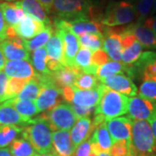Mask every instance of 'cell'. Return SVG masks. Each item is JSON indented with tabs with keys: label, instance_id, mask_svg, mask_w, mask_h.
<instances>
[{
	"label": "cell",
	"instance_id": "obj_43",
	"mask_svg": "<svg viewBox=\"0 0 156 156\" xmlns=\"http://www.w3.org/2000/svg\"><path fill=\"white\" fill-rule=\"evenodd\" d=\"M70 106L72 108L73 111L76 114L77 118L91 116L92 115H94L95 110V107L78 106V105L73 104V103L70 104Z\"/></svg>",
	"mask_w": 156,
	"mask_h": 156
},
{
	"label": "cell",
	"instance_id": "obj_60",
	"mask_svg": "<svg viewBox=\"0 0 156 156\" xmlns=\"http://www.w3.org/2000/svg\"><path fill=\"white\" fill-rule=\"evenodd\" d=\"M72 156H73V155H72Z\"/></svg>",
	"mask_w": 156,
	"mask_h": 156
},
{
	"label": "cell",
	"instance_id": "obj_21",
	"mask_svg": "<svg viewBox=\"0 0 156 156\" xmlns=\"http://www.w3.org/2000/svg\"><path fill=\"white\" fill-rule=\"evenodd\" d=\"M53 151L58 156H72L76 151L69 130H55L52 134Z\"/></svg>",
	"mask_w": 156,
	"mask_h": 156
},
{
	"label": "cell",
	"instance_id": "obj_59",
	"mask_svg": "<svg viewBox=\"0 0 156 156\" xmlns=\"http://www.w3.org/2000/svg\"><path fill=\"white\" fill-rule=\"evenodd\" d=\"M123 1H128V2H133V1H136V0H123Z\"/></svg>",
	"mask_w": 156,
	"mask_h": 156
},
{
	"label": "cell",
	"instance_id": "obj_15",
	"mask_svg": "<svg viewBox=\"0 0 156 156\" xmlns=\"http://www.w3.org/2000/svg\"><path fill=\"white\" fill-rule=\"evenodd\" d=\"M101 83L108 88L113 89L127 96H135L138 93V89L133 80L123 74H115L101 80Z\"/></svg>",
	"mask_w": 156,
	"mask_h": 156
},
{
	"label": "cell",
	"instance_id": "obj_36",
	"mask_svg": "<svg viewBox=\"0 0 156 156\" xmlns=\"http://www.w3.org/2000/svg\"><path fill=\"white\" fill-rule=\"evenodd\" d=\"M143 46L136 39L128 48L122 50V63L126 65H133L135 62L140 58V56L142 54Z\"/></svg>",
	"mask_w": 156,
	"mask_h": 156
},
{
	"label": "cell",
	"instance_id": "obj_11",
	"mask_svg": "<svg viewBox=\"0 0 156 156\" xmlns=\"http://www.w3.org/2000/svg\"><path fill=\"white\" fill-rule=\"evenodd\" d=\"M122 28L106 27L103 32V50L113 61L120 62L122 59V47L121 37Z\"/></svg>",
	"mask_w": 156,
	"mask_h": 156
},
{
	"label": "cell",
	"instance_id": "obj_54",
	"mask_svg": "<svg viewBox=\"0 0 156 156\" xmlns=\"http://www.w3.org/2000/svg\"><path fill=\"white\" fill-rule=\"evenodd\" d=\"M37 156H58L56 154L54 151L52 152H49V153H45V154H37Z\"/></svg>",
	"mask_w": 156,
	"mask_h": 156
},
{
	"label": "cell",
	"instance_id": "obj_18",
	"mask_svg": "<svg viewBox=\"0 0 156 156\" xmlns=\"http://www.w3.org/2000/svg\"><path fill=\"white\" fill-rule=\"evenodd\" d=\"M63 22L76 37H80L84 34H103L106 28V26H104L101 22L87 18Z\"/></svg>",
	"mask_w": 156,
	"mask_h": 156
},
{
	"label": "cell",
	"instance_id": "obj_51",
	"mask_svg": "<svg viewBox=\"0 0 156 156\" xmlns=\"http://www.w3.org/2000/svg\"><path fill=\"white\" fill-rule=\"evenodd\" d=\"M39 3L43 5V7L45 9V11H47L48 14L50 13V10L52 7V4L54 0H37Z\"/></svg>",
	"mask_w": 156,
	"mask_h": 156
},
{
	"label": "cell",
	"instance_id": "obj_46",
	"mask_svg": "<svg viewBox=\"0 0 156 156\" xmlns=\"http://www.w3.org/2000/svg\"><path fill=\"white\" fill-rule=\"evenodd\" d=\"M8 76L5 71H0V103L5 101L6 86L8 83Z\"/></svg>",
	"mask_w": 156,
	"mask_h": 156
},
{
	"label": "cell",
	"instance_id": "obj_12",
	"mask_svg": "<svg viewBox=\"0 0 156 156\" xmlns=\"http://www.w3.org/2000/svg\"><path fill=\"white\" fill-rule=\"evenodd\" d=\"M0 48L4 56L8 61L27 60L30 59V51L25 45L24 40L16 37L14 38H7L0 43Z\"/></svg>",
	"mask_w": 156,
	"mask_h": 156
},
{
	"label": "cell",
	"instance_id": "obj_19",
	"mask_svg": "<svg viewBox=\"0 0 156 156\" xmlns=\"http://www.w3.org/2000/svg\"><path fill=\"white\" fill-rule=\"evenodd\" d=\"M4 70L8 77L30 79L37 76L32 64L27 60L8 61L5 65Z\"/></svg>",
	"mask_w": 156,
	"mask_h": 156
},
{
	"label": "cell",
	"instance_id": "obj_10",
	"mask_svg": "<svg viewBox=\"0 0 156 156\" xmlns=\"http://www.w3.org/2000/svg\"><path fill=\"white\" fill-rule=\"evenodd\" d=\"M62 99V89L56 86L55 82H51L42 85V89L36 99L35 104L38 113L47 112L58 105Z\"/></svg>",
	"mask_w": 156,
	"mask_h": 156
},
{
	"label": "cell",
	"instance_id": "obj_41",
	"mask_svg": "<svg viewBox=\"0 0 156 156\" xmlns=\"http://www.w3.org/2000/svg\"><path fill=\"white\" fill-rule=\"evenodd\" d=\"M138 95L150 101H156V82L155 81H143L138 89Z\"/></svg>",
	"mask_w": 156,
	"mask_h": 156
},
{
	"label": "cell",
	"instance_id": "obj_31",
	"mask_svg": "<svg viewBox=\"0 0 156 156\" xmlns=\"http://www.w3.org/2000/svg\"><path fill=\"white\" fill-rule=\"evenodd\" d=\"M11 101L16 110L27 122L32 120V118L38 114L35 101L32 100H18L17 98H12Z\"/></svg>",
	"mask_w": 156,
	"mask_h": 156
},
{
	"label": "cell",
	"instance_id": "obj_40",
	"mask_svg": "<svg viewBox=\"0 0 156 156\" xmlns=\"http://www.w3.org/2000/svg\"><path fill=\"white\" fill-rule=\"evenodd\" d=\"M101 83V81L94 75L81 73L76 78L74 86L79 89H91Z\"/></svg>",
	"mask_w": 156,
	"mask_h": 156
},
{
	"label": "cell",
	"instance_id": "obj_13",
	"mask_svg": "<svg viewBox=\"0 0 156 156\" xmlns=\"http://www.w3.org/2000/svg\"><path fill=\"white\" fill-rule=\"evenodd\" d=\"M155 104V101L147 100L140 95L133 96L128 101V117L132 120L147 121L154 112Z\"/></svg>",
	"mask_w": 156,
	"mask_h": 156
},
{
	"label": "cell",
	"instance_id": "obj_17",
	"mask_svg": "<svg viewBox=\"0 0 156 156\" xmlns=\"http://www.w3.org/2000/svg\"><path fill=\"white\" fill-rule=\"evenodd\" d=\"M91 152L99 154L102 152L108 153L113 144L111 136L108 130L106 122L98 124L89 138Z\"/></svg>",
	"mask_w": 156,
	"mask_h": 156
},
{
	"label": "cell",
	"instance_id": "obj_39",
	"mask_svg": "<svg viewBox=\"0 0 156 156\" xmlns=\"http://www.w3.org/2000/svg\"><path fill=\"white\" fill-rule=\"evenodd\" d=\"M29 80L30 79L16 77H10V79H8V83L6 86L5 101L17 97Z\"/></svg>",
	"mask_w": 156,
	"mask_h": 156
},
{
	"label": "cell",
	"instance_id": "obj_50",
	"mask_svg": "<svg viewBox=\"0 0 156 156\" xmlns=\"http://www.w3.org/2000/svg\"><path fill=\"white\" fill-rule=\"evenodd\" d=\"M147 122L150 124V127L152 128L153 134H154V139L156 140V104L155 107H154V112L151 115V116L149 117V119L147 120Z\"/></svg>",
	"mask_w": 156,
	"mask_h": 156
},
{
	"label": "cell",
	"instance_id": "obj_47",
	"mask_svg": "<svg viewBox=\"0 0 156 156\" xmlns=\"http://www.w3.org/2000/svg\"><path fill=\"white\" fill-rule=\"evenodd\" d=\"M8 27L9 26L6 23L5 20L4 18L3 12L1 11V8H0V43L7 38V30H8Z\"/></svg>",
	"mask_w": 156,
	"mask_h": 156
},
{
	"label": "cell",
	"instance_id": "obj_27",
	"mask_svg": "<svg viewBox=\"0 0 156 156\" xmlns=\"http://www.w3.org/2000/svg\"><path fill=\"white\" fill-rule=\"evenodd\" d=\"M115 74H123L127 75L128 77L132 79V69L131 65H126L122 62L116 61H110L105 64L99 66L97 69V77L99 80H102L112 75Z\"/></svg>",
	"mask_w": 156,
	"mask_h": 156
},
{
	"label": "cell",
	"instance_id": "obj_16",
	"mask_svg": "<svg viewBox=\"0 0 156 156\" xmlns=\"http://www.w3.org/2000/svg\"><path fill=\"white\" fill-rule=\"evenodd\" d=\"M105 85L101 83L91 89H79L73 85L74 96L71 103L78 106L95 107L103 94Z\"/></svg>",
	"mask_w": 156,
	"mask_h": 156
},
{
	"label": "cell",
	"instance_id": "obj_53",
	"mask_svg": "<svg viewBox=\"0 0 156 156\" xmlns=\"http://www.w3.org/2000/svg\"><path fill=\"white\" fill-rule=\"evenodd\" d=\"M0 156H12L9 147L0 148Z\"/></svg>",
	"mask_w": 156,
	"mask_h": 156
},
{
	"label": "cell",
	"instance_id": "obj_30",
	"mask_svg": "<svg viewBox=\"0 0 156 156\" xmlns=\"http://www.w3.org/2000/svg\"><path fill=\"white\" fill-rule=\"evenodd\" d=\"M54 32V25L49 24L46 25L45 28L39 32L33 38L30 40H24V45L29 51H34L35 50L44 47L50 40L52 33Z\"/></svg>",
	"mask_w": 156,
	"mask_h": 156
},
{
	"label": "cell",
	"instance_id": "obj_45",
	"mask_svg": "<svg viewBox=\"0 0 156 156\" xmlns=\"http://www.w3.org/2000/svg\"><path fill=\"white\" fill-rule=\"evenodd\" d=\"M90 152H91L90 141L89 140H87L78 146L73 156H89Z\"/></svg>",
	"mask_w": 156,
	"mask_h": 156
},
{
	"label": "cell",
	"instance_id": "obj_4",
	"mask_svg": "<svg viewBox=\"0 0 156 156\" xmlns=\"http://www.w3.org/2000/svg\"><path fill=\"white\" fill-rule=\"evenodd\" d=\"M94 4L91 0H54L50 14L55 19L73 21L76 19H90Z\"/></svg>",
	"mask_w": 156,
	"mask_h": 156
},
{
	"label": "cell",
	"instance_id": "obj_6",
	"mask_svg": "<svg viewBox=\"0 0 156 156\" xmlns=\"http://www.w3.org/2000/svg\"><path fill=\"white\" fill-rule=\"evenodd\" d=\"M42 116L50 122L53 130H70L77 121V116L70 104L61 102Z\"/></svg>",
	"mask_w": 156,
	"mask_h": 156
},
{
	"label": "cell",
	"instance_id": "obj_7",
	"mask_svg": "<svg viewBox=\"0 0 156 156\" xmlns=\"http://www.w3.org/2000/svg\"><path fill=\"white\" fill-rule=\"evenodd\" d=\"M54 28L59 32L63 43V56L66 66L73 67L75 57L79 50V40L77 37L65 25L62 20L55 19Z\"/></svg>",
	"mask_w": 156,
	"mask_h": 156
},
{
	"label": "cell",
	"instance_id": "obj_1",
	"mask_svg": "<svg viewBox=\"0 0 156 156\" xmlns=\"http://www.w3.org/2000/svg\"><path fill=\"white\" fill-rule=\"evenodd\" d=\"M129 97L116 92L105 86L103 94L95 108L93 125L96 127L101 122H106L128 113Z\"/></svg>",
	"mask_w": 156,
	"mask_h": 156
},
{
	"label": "cell",
	"instance_id": "obj_34",
	"mask_svg": "<svg viewBox=\"0 0 156 156\" xmlns=\"http://www.w3.org/2000/svg\"><path fill=\"white\" fill-rule=\"evenodd\" d=\"M42 89V84L37 77L30 78L23 87L22 91L17 95L18 100H35L40 94Z\"/></svg>",
	"mask_w": 156,
	"mask_h": 156
},
{
	"label": "cell",
	"instance_id": "obj_23",
	"mask_svg": "<svg viewBox=\"0 0 156 156\" xmlns=\"http://www.w3.org/2000/svg\"><path fill=\"white\" fill-rule=\"evenodd\" d=\"M30 122H27L20 115V114L13 106L11 99L0 103V125H15L25 127Z\"/></svg>",
	"mask_w": 156,
	"mask_h": 156
},
{
	"label": "cell",
	"instance_id": "obj_57",
	"mask_svg": "<svg viewBox=\"0 0 156 156\" xmlns=\"http://www.w3.org/2000/svg\"><path fill=\"white\" fill-rule=\"evenodd\" d=\"M89 156H99L97 154H95L94 152H90V154H89Z\"/></svg>",
	"mask_w": 156,
	"mask_h": 156
},
{
	"label": "cell",
	"instance_id": "obj_58",
	"mask_svg": "<svg viewBox=\"0 0 156 156\" xmlns=\"http://www.w3.org/2000/svg\"><path fill=\"white\" fill-rule=\"evenodd\" d=\"M2 1H5V2H12V1H19V0H2Z\"/></svg>",
	"mask_w": 156,
	"mask_h": 156
},
{
	"label": "cell",
	"instance_id": "obj_33",
	"mask_svg": "<svg viewBox=\"0 0 156 156\" xmlns=\"http://www.w3.org/2000/svg\"><path fill=\"white\" fill-rule=\"evenodd\" d=\"M47 59L48 54L45 47L35 50L31 55V63L34 69L38 75H50V72L47 67Z\"/></svg>",
	"mask_w": 156,
	"mask_h": 156
},
{
	"label": "cell",
	"instance_id": "obj_35",
	"mask_svg": "<svg viewBox=\"0 0 156 156\" xmlns=\"http://www.w3.org/2000/svg\"><path fill=\"white\" fill-rule=\"evenodd\" d=\"M22 130L23 128L15 125H0V148L11 145Z\"/></svg>",
	"mask_w": 156,
	"mask_h": 156
},
{
	"label": "cell",
	"instance_id": "obj_2",
	"mask_svg": "<svg viewBox=\"0 0 156 156\" xmlns=\"http://www.w3.org/2000/svg\"><path fill=\"white\" fill-rule=\"evenodd\" d=\"M128 156H156V140L146 120H133Z\"/></svg>",
	"mask_w": 156,
	"mask_h": 156
},
{
	"label": "cell",
	"instance_id": "obj_9",
	"mask_svg": "<svg viewBox=\"0 0 156 156\" xmlns=\"http://www.w3.org/2000/svg\"><path fill=\"white\" fill-rule=\"evenodd\" d=\"M46 50L48 54L47 67L51 72L59 70L62 67L66 66L63 56V43L59 32L54 28L50 40L46 44Z\"/></svg>",
	"mask_w": 156,
	"mask_h": 156
},
{
	"label": "cell",
	"instance_id": "obj_52",
	"mask_svg": "<svg viewBox=\"0 0 156 156\" xmlns=\"http://www.w3.org/2000/svg\"><path fill=\"white\" fill-rule=\"evenodd\" d=\"M6 59L5 56H4V53H3V51L1 50V48H0V71L5 68V62Z\"/></svg>",
	"mask_w": 156,
	"mask_h": 156
},
{
	"label": "cell",
	"instance_id": "obj_3",
	"mask_svg": "<svg viewBox=\"0 0 156 156\" xmlns=\"http://www.w3.org/2000/svg\"><path fill=\"white\" fill-rule=\"evenodd\" d=\"M52 131L54 130L50 122L41 116L30 120L28 125L23 128L21 134L30 142L37 153L41 154L53 151Z\"/></svg>",
	"mask_w": 156,
	"mask_h": 156
},
{
	"label": "cell",
	"instance_id": "obj_25",
	"mask_svg": "<svg viewBox=\"0 0 156 156\" xmlns=\"http://www.w3.org/2000/svg\"><path fill=\"white\" fill-rule=\"evenodd\" d=\"M16 3L26 15L44 23L45 25L52 24L47 11L37 0H20L16 1Z\"/></svg>",
	"mask_w": 156,
	"mask_h": 156
},
{
	"label": "cell",
	"instance_id": "obj_29",
	"mask_svg": "<svg viewBox=\"0 0 156 156\" xmlns=\"http://www.w3.org/2000/svg\"><path fill=\"white\" fill-rule=\"evenodd\" d=\"M0 8L7 25L11 27L17 25L25 16V13L16 2H2L0 3Z\"/></svg>",
	"mask_w": 156,
	"mask_h": 156
},
{
	"label": "cell",
	"instance_id": "obj_55",
	"mask_svg": "<svg viewBox=\"0 0 156 156\" xmlns=\"http://www.w3.org/2000/svg\"><path fill=\"white\" fill-rule=\"evenodd\" d=\"M151 14H153V15L156 14V0H154V8H153V11H152Z\"/></svg>",
	"mask_w": 156,
	"mask_h": 156
},
{
	"label": "cell",
	"instance_id": "obj_5",
	"mask_svg": "<svg viewBox=\"0 0 156 156\" xmlns=\"http://www.w3.org/2000/svg\"><path fill=\"white\" fill-rule=\"evenodd\" d=\"M136 20L134 5L132 2L118 0L108 4L101 18L106 27H120L133 23Z\"/></svg>",
	"mask_w": 156,
	"mask_h": 156
},
{
	"label": "cell",
	"instance_id": "obj_24",
	"mask_svg": "<svg viewBox=\"0 0 156 156\" xmlns=\"http://www.w3.org/2000/svg\"><path fill=\"white\" fill-rule=\"evenodd\" d=\"M128 27L136 39L142 44L143 48L156 50V35L143 23H133L128 24Z\"/></svg>",
	"mask_w": 156,
	"mask_h": 156
},
{
	"label": "cell",
	"instance_id": "obj_44",
	"mask_svg": "<svg viewBox=\"0 0 156 156\" xmlns=\"http://www.w3.org/2000/svg\"><path fill=\"white\" fill-rule=\"evenodd\" d=\"M108 58H109V56H108L106 52L101 49L94 51V53L92 54V57H91L92 62L98 67L108 62Z\"/></svg>",
	"mask_w": 156,
	"mask_h": 156
},
{
	"label": "cell",
	"instance_id": "obj_8",
	"mask_svg": "<svg viewBox=\"0 0 156 156\" xmlns=\"http://www.w3.org/2000/svg\"><path fill=\"white\" fill-rule=\"evenodd\" d=\"M132 80L140 78L143 81L156 82V52L146 51L142 52L137 61L131 65Z\"/></svg>",
	"mask_w": 156,
	"mask_h": 156
},
{
	"label": "cell",
	"instance_id": "obj_22",
	"mask_svg": "<svg viewBox=\"0 0 156 156\" xmlns=\"http://www.w3.org/2000/svg\"><path fill=\"white\" fill-rule=\"evenodd\" d=\"M95 130V127L90 117L78 118L76 122L71 128L70 137L73 144L76 148L83 141L89 140Z\"/></svg>",
	"mask_w": 156,
	"mask_h": 156
},
{
	"label": "cell",
	"instance_id": "obj_48",
	"mask_svg": "<svg viewBox=\"0 0 156 156\" xmlns=\"http://www.w3.org/2000/svg\"><path fill=\"white\" fill-rule=\"evenodd\" d=\"M62 98L67 102L71 103L73 100V96H74L73 86H69V87H65V88L62 89Z\"/></svg>",
	"mask_w": 156,
	"mask_h": 156
},
{
	"label": "cell",
	"instance_id": "obj_14",
	"mask_svg": "<svg viewBox=\"0 0 156 156\" xmlns=\"http://www.w3.org/2000/svg\"><path fill=\"white\" fill-rule=\"evenodd\" d=\"M133 120L129 117H116L106 122V126L113 142L127 140L130 143Z\"/></svg>",
	"mask_w": 156,
	"mask_h": 156
},
{
	"label": "cell",
	"instance_id": "obj_26",
	"mask_svg": "<svg viewBox=\"0 0 156 156\" xmlns=\"http://www.w3.org/2000/svg\"><path fill=\"white\" fill-rule=\"evenodd\" d=\"M81 73L82 71L76 66H64L56 72H52V76L56 86L62 89L65 87L73 86Z\"/></svg>",
	"mask_w": 156,
	"mask_h": 156
},
{
	"label": "cell",
	"instance_id": "obj_56",
	"mask_svg": "<svg viewBox=\"0 0 156 156\" xmlns=\"http://www.w3.org/2000/svg\"><path fill=\"white\" fill-rule=\"evenodd\" d=\"M99 156H110V154H108V153H106V152H102V153H101L98 154Z\"/></svg>",
	"mask_w": 156,
	"mask_h": 156
},
{
	"label": "cell",
	"instance_id": "obj_32",
	"mask_svg": "<svg viewBox=\"0 0 156 156\" xmlns=\"http://www.w3.org/2000/svg\"><path fill=\"white\" fill-rule=\"evenodd\" d=\"M9 149L12 156H37V153L28 140L23 137L12 141Z\"/></svg>",
	"mask_w": 156,
	"mask_h": 156
},
{
	"label": "cell",
	"instance_id": "obj_49",
	"mask_svg": "<svg viewBox=\"0 0 156 156\" xmlns=\"http://www.w3.org/2000/svg\"><path fill=\"white\" fill-rule=\"evenodd\" d=\"M143 23L147 28L152 30L153 32L156 35V14L146 18V20L143 22Z\"/></svg>",
	"mask_w": 156,
	"mask_h": 156
},
{
	"label": "cell",
	"instance_id": "obj_37",
	"mask_svg": "<svg viewBox=\"0 0 156 156\" xmlns=\"http://www.w3.org/2000/svg\"><path fill=\"white\" fill-rule=\"evenodd\" d=\"M79 44L82 47L91 51L101 50L103 46V34H84L79 37Z\"/></svg>",
	"mask_w": 156,
	"mask_h": 156
},
{
	"label": "cell",
	"instance_id": "obj_42",
	"mask_svg": "<svg viewBox=\"0 0 156 156\" xmlns=\"http://www.w3.org/2000/svg\"><path fill=\"white\" fill-rule=\"evenodd\" d=\"M129 142L127 140H117L113 142L108 154L110 156H128Z\"/></svg>",
	"mask_w": 156,
	"mask_h": 156
},
{
	"label": "cell",
	"instance_id": "obj_38",
	"mask_svg": "<svg viewBox=\"0 0 156 156\" xmlns=\"http://www.w3.org/2000/svg\"><path fill=\"white\" fill-rule=\"evenodd\" d=\"M154 5V0H136L134 4L136 22L143 23L149 17Z\"/></svg>",
	"mask_w": 156,
	"mask_h": 156
},
{
	"label": "cell",
	"instance_id": "obj_20",
	"mask_svg": "<svg viewBox=\"0 0 156 156\" xmlns=\"http://www.w3.org/2000/svg\"><path fill=\"white\" fill-rule=\"evenodd\" d=\"M44 23L35 19L34 17L26 15L22 20L15 25L13 28L17 36L23 40H30L33 38L39 32L45 28Z\"/></svg>",
	"mask_w": 156,
	"mask_h": 156
},
{
	"label": "cell",
	"instance_id": "obj_28",
	"mask_svg": "<svg viewBox=\"0 0 156 156\" xmlns=\"http://www.w3.org/2000/svg\"><path fill=\"white\" fill-rule=\"evenodd\" d=\"M91 57H92V51L87 48L81 47L80 50H78L75 57L74 66L77 67L82 71V73L95 75L97 73L98 66H96L92 62Z\"/></svg>",
	"mask_w": 156,
	"mask_h": 156
}]
</instances>
